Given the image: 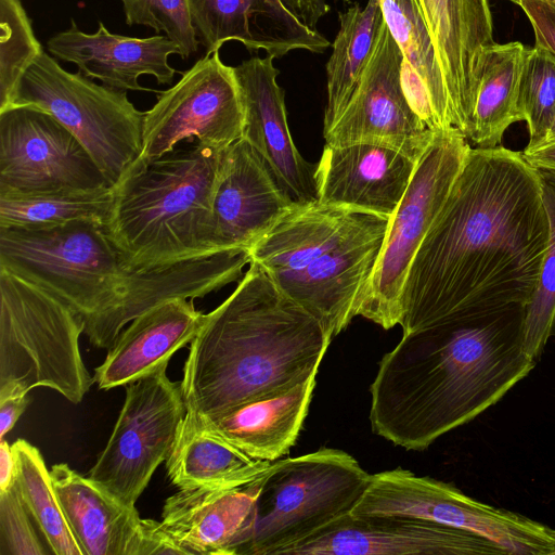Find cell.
<instances>
[{"instance_id": "cell-37", "label": "cell", "mask_w": 555, "mask_h": 555, "mask_svg": "<svg viewBox=\"0 0 555 555\" xmlns=\"http://www.w3.org/2000/svg\"><path fill=\"white\" fill-rule=\"evenodd\" d=\"M127 25H142L164 33L181 50V57L194 54L199 41L188 0H120Z\"/></svg>"}, {"instance_id": "cell-26", "label": "cell", "mask_w": 555, "mask_h": 555, "mask_svg": "<svg viewBox=\"0 0 555 555\" xmlns=\"http://www.w3.org/2000/svg\"><path fill=\"white\" fill-rule=\"evenodd\" d=\"M315 377L214 415L193 414L205 429L250 457L271 462L295 444L309 412Z\"/></svg>"}, {"instance_id": "cell-14", "label": "cell", "mask_w": 555, "mask_h": 555, "mask_svg": "<svg viewBox=\"0 0 555 555\" xmlns=\"http://www.w3.org/2000/svg\"><path fill=\"white\" fill-rule=\"evenodd\" d=\"M403 55L383 21L372 53L345 111L324 134L325 144L374 143L420 159L436 132L412 109L401 83Z\"/></svg>"}, {"instance_id": "cell-13", "label": "cell", "mask_w": 555, "mask_h": 555, "mask_svg": "<svg viewBox=\"0 0 555 555\" xmlns=\"http://www.w3.org/2000/svg\"><path fill=\"white\" fill-rule=\"evenodd\" d=\"M112 186L81 142L31 105L0 111V192L47 193Z\"/></svg>"}, {"instance_id": "cell-41", "label": "cell", "mask_w": 555, "mask_h": 555, "mask_svg": "<svg viewBox=\"0 0 555 555\" xmlns=\"http://www.w3.org/2000/svg\"><path fill=\"white\" fill-rule=\"evenodd\" d=\"M285 8L311 30H318L320 20L328 12L325 0H281Z\"/></svg>"}, {"instance_id": "cell-21", "label": "cell", "mask_w": 555, "mask_h": 555, "mask_svg": "<svg viewBox=\"0 0 555 555\" xmlns=\"http://www.w3.org/2000/svg\"><path fill=\"white\" fill-rule=\"evenodd\" d=\"M47 49L56 60L75 64L86 77L121 91L149 90L139 83L142 75L170 85L177 72L168 59L181 55L179 46L165 35L139 38L113 34L102 22L95 33L87 34L74 20L68 29L48 40Z\"/></svg>"}, {"instance_id": "cell-1", "label": "cell", "mask_w": 555, "mask_h": 555, "mask_svg": "<svg viewBox=\"0 0 555 555\" xmlns=\"http://www.w3.org/2000/svg\"><path fill=\"white\" fill-rule=\"evenodd\" d=\"M548 229L540 171L522 152L470 147L409 271L403 334L448 317L527 308Z\"/></svg>"}, {"instance_id": "cell-10", "label": "cell", "mask_w": 555, "mask_h": 555, "mask_svg": "<svg viewBox=\"0 0 555 555\" xmlns=\"http://www.w3.org/2000/svg\"><path fill=\"white\" fill-rule=\"evenodd\" d=\"M350 514L415 517L477 533L507 554H555V529L401 467L371 475Z\"/></svg>"}, {"instance_id": "cell-9", "label": "cell", "mask_w": 555, "mask_h": 555, "mask_svg": "<svg viewBox=\"0 0 555 555\" xmlns=\"http://www.w3.org/2000/svg\"><path fill=\"white\" fill-rule=\"evenodd\" d=\"M470 147L467 138L456 128L436 132L390 217L358 315L385 330L400 323L403 289L413 260L442 209Z\"/></svg>"}, {"instance_id": "cell-38", "label": "cell", "mask_w": 555, "mask_h": 555, "mask_svg": "<svg viewBox=\"0 0 555 555\" xmlns=\"http://www.w3.org/2000/svg\"><path fill=\"white\" fill-rule=\"evenodd\" d=\"M39 534L41 532L15 486L0 492V555L51 553L44 550Z\"/></svg>"}, {"instance_id": "cell-25", "label": "cell", "mask_w": 555, "mask_h": 555, "mask_svg": "<svg viewBox=\"0 0 555 555\" xmlns=\"http://www.w3.org/2000/svg\"><path fill=\"white\" fill-rule=\"evenodd\" d=\"M69 529L83 555H140L143 518L65 463L50 469Z\"/></svg>"}, {"instance_id": "cell-45", "label": "cell", "mask_w": 555, "mask_h": 555, "mask_svg": "<svg viewBox=\"0 0 555 555\" xmlns=\"http://www.w3.org/2000/svg\"><path fill=\"white\" fill-rule=\"evenodd\" d=\"M555 4V0H551Z\"/></svg>"}, {"instance_id": "cell-42", "label": "cell", "mask_w": 555, "mask_h": 555, "mask_svg": "<svg viewBox=\"0 0 555 555\" xmlns=\"http://www.w3.org/2000/svg\"><path fill=\"white\" fill-rule=\"evenodd\" d=\"M15 455L12 444L4 439L0 440V492L14 486Z\"/></svg>"}, {"instance_id": "cell-4", "label": "cell", "mask_w": 555, "mask_h": 555, "mask_svg": "<svg viewBox=\"0 0 555 555\" xmlns=\"http://www.w3.org/2000/svg\"><path fill=\"white\" fill-rule=\"evenodd\" d=\"M0 270L53 295L109 348L152 292L155 268L132 269L105 227L90 220L0 228Z\"/></svg>"}, {"instance_id": "cell-36", "label": "cell", "mask_w": 555, "mask_h": 555, "mask_svg": "<svg viewBox=\"0 0 555 555\" xmlns=\"http://www.w3.org/2000/svg\"><path fill=\"white\" fill-rule=\"evenodd\" d=\"M517 107L529 131L525 149L541 144L555 118V57L538 47L528 48Z\"/></svg>"}, {"instance_id": "cell-20", "label": "cell", "mask_w": 555, "mask_h": 555, "mask_svg": "<svg viewBox=\"0 0 555 555\" xmlns=\"http://www.w3.org/2000/svg\"><path fill=\"white\" fill-rule=\"evenodd\" d=\"M418 160L380 144H325L317 164L318 202L391 217Z\"/></svg>"}, {"instance_id": "cell-3", "label": "cell", "mask_w": 555, "mask_h": 555, "mask_svg": "<svg viewBox=\"0 0 555 555\" xmlns=\"http://www.w3.org/2000/svg\"><path fill=\"white\" fill-rule=\"evenodd\" d=\"M333 337L258 264L204 314L180 382L186 411L214 415L317 376Z\"/></svg>"}, {"instance_id": "cell-39", "label": "cell", "mask_w": 555, "mask_h": 555, "mask_svg": "<svg viewBox=\"0 0 555 555\" xmlns=\"http://www.w3.org/2000/svg\"><path fill=\"white\" fill-rule=\"evenodd\" d=\"M527 15L533 33L534 47L555 57V4L551 0H508Z\"/></svg>"}, {"instance_id": "cell-19", "label": "cell", "mask_w": 555, "mask_h": 555, "mask_svg": "<svg viewBox=\"0 0 555 555\" xmlns=\"http://www.w3.org/2000/svg\"><path fill=\"white\" fill-rule=\"evenodd\" d=\"M273 60L254 56L234 67L244 106L242 138L262 156L295 203L315 202L317 164L308 163L294 144Z\"/></svg>"}, {"instance_id": "cell-27", "label": "cell", "mask_w": 555, "mask_h": 555, "mask_svg": "<svg viewBox=\"0 0 555 555\" xmlns=\"http://www.w3.org/2000/svg\"><path fill=\"white\" fill-rule=\"evenodd\" d=\"M403 55L401 83L409 104L434 132L454 128L448 92L418 0H379Z\"/></svg>"}, {"instance_id": "cell-33", "label": "cell", "mask_w": 555, "mask_h": 555, "mask_svg": "<svg viewBox=\"0 0 555 555\" xmlns=\"http://www.w3.org/2000/svg\"><path fill=\"white\" fill-rule=\"evenodd\" d=\"M113 186L47 193L0 192V228L61 224L90 220L105 227Z\"/></svg>"}, {"instance_id": "cell-18", "label": "cell", "mask_w": 555, "mask_h": 555, "mask_svg": "<svg viewBox=\"0 0 555 555\" xmlns=\"http://www.w3.org/2000/svg\"><path fill=\"white\" fill-rule=\"evenodd\" d=\"M443 75L452 125L469 140L487 49L494 42L488 0H418Z\"/></svg>"}, {"instance_id": "cell-6", "label": "cell", "mask_w": 555, "mask_h": 555, "mask_svg": "<svg viewBox=\"0 0 555 555\" xmlns=\"http://www.w3.org/2000/svg\"><path fill=\"white\" fill-rule=\"evenodd\" d=\"M370 480L351 454L332 448L270 464L238 555H282L350 514Z\"/></svg>"}, {"instance_id": "cell-11", "label": "cell", "mask_w": 555, "mask_h": 555, "mask_svg": "<svg viewBox=\"0 0 555 555\" xmlns=\"http://www.w3.org/2000/svg\"><path fill=\"white\" fill-rule=\"evenodd\" d=\"M167 369L127 385L111 437L88 477L128 506L168 459L186 414L181 384Z\"/></svg>"}, {"instance_id": "cell-22", "label": "cell", "mask_w": 555, "mask_h": 555, "mask_svg": "<svg viewBox=\"0 0 555 555\" xmlns=\"http://www.w3.org/2000/svg\"><path fill=\"white\" fill-rule=\"evenodd\" d=\"M193 26L206 53L235 40L250 51L282 57L293 50L322 53L330 41L296 18L281 0H188Z\"/></svg>"}, {"instance_id": "cell-43", "label": "cell", "mask_w": 555, "mask_h": 555, "mask_svg": "<svg viewBox=\"0 0 555 555\" xmlns=\"http://www.w3.org/2000/svg\"><path fill=\"white\" fill-rule=\"evenodd\" d=\"M522 154L535 168L555 170V140L525 149Z\"/></svg>"}, {"instance_id": "cell-7", "label": "cell", "mask_w": 555, "mask_h": 555, "mask_svg": "<svg viewBox=\"0 0 555 555\" xmlns=\"http://www.w3.org/2000/svg\"><path fill=\"white\" fill-rule=\"evenodd\" d=\"M83 323L44 289L0 270V383L47 387L77 404L94 378L79 349Z\"/></svg>"}, {"instance_id": "cell-12", "label": "cell", "mask_w": 555, "mask_h": 555, "mask_svg": "<svg viewBox=\"0 0 555 555\" xmlns=\"http://www.w3.org/2000/svg\"><path fill=\"white\" fill-rule=\"evenodd\" d=\"M244 106L234 67L205 54L144 112L142 152L158 158L183 141L225 149L243 137Z\"/></svg>"}, {"instance_id": "cell-31", "label": "cell", "mask_w": 555, "mask_h": 555, "mask_svg": "<svg viewBox=\"0 0 555 555\" xmlns=\"http://www.w3.org/2000/svg\"><path fill=\"white\" fill-rule=\"evenodd\" d=\"M384 21L379 0H367L339 13V30L326 64L327 104L323 133L338 120L348 105L372 53Z\"/></svg>"}, {"instance_id": "cell-30", "label": "cell", "mask_w": 555, "mask_h": 555, "mask_svg": "<svg viewBox=\"0 0 555 555\" xmlns=\"http://www.w3.org/2000/svg\"><path fill=\"white\" fill-rule=\"evenodd\" d=\"M528 47L519 41L493 43L485 55L469 140L480 149L501 145L506 129L520 121L517 107Z\"/></svg>"}, {"instance_id": "cell-28", "label": "cell", "mask_w": 555, "mask_h": 555, "mask_svg": "<svg viewBox=\"0 0 555 555\" xmlns=\"http://www.w3.org/2000/svg\"><path fill=\"white\" fill-rule=\"evenodd\" d=\"M366 211L296 203L248 250L250 262L269 275L299 270L350 232Z\"/></svg>"}, {"instance_id": "cell-17", "label": "cell", "mask_w": 555, "mask_h": 555, "mask_svg": "<svg viewBox=\"0 0 555 555\" xmlns=\"http://www.w3.org/2000/svg\"><path fill=\"white\" fill-rule=\"evenodd\" d=\"M296 203L244 139L223 150L211 216L217 248L249 250Z\"/></svg>"}, {"instance_id": "cell-34", "label": "cell", "mask_w": 555, "mask_h": 555, "mask_svg": "<svg viewBox=\"0 0 555 555\" xmlns=\"http://www.w3.org/2000/svg\"><path fill=\"white\" fill-rule=\"evenodd\" d=\"M539 171L548 218V242L538 287L526 308L524 325V348L535 361L555 330V170Z\"/></svg>"}, {"instance_id": "cell-35", "label": "cell", "mask_w": 555, "mask_h": 555, "mask_svg": "<svg viewBox=\"0 0 555 555\" xmlns=\"http://www.w3.org/2000/svg\"><path fill=\"white\" fill-rule=\"evenodd\" d=\"M42 51L21 0H0V111L11 104L22 77Z\"/></svg>"}, {"instance_id": "cell-8", "label": "cell", "mask_w": 555, "mask_h": 555, "mask_svg": "<svg viewBox=\"0 0 555 555\" xmlns=\"http://www.w3.org/2000/svg\"><path fill=\"white\" fill-rule=\"evenodd\" d=\"M11 105H31L53 116L81 142L112 186L142 152L144 112L127 91L99 85L79 70L69 73L44 51L22 77Z\"/></svg>"}, {"instance_id": "cell-15", "label": "cell", "mask_w": 555, "mask_h": 555, "mask_svg": "<svg viewBox=\"0 0 555 555\" xmlns=\"http://www.w3.org/2000/svg\"><path fill=\"white\" fill-rule=\"evenodd\" d=\"M389 220L390 217L369 212L339 242L306 267L269 276L335 337L358 317Z\"/></svg>"}, {"instance_id": "cell-5", "label": "cell", "mask_w": 555, "mask_h": 555, "mask_svg": "<svg viewBox=\"0 0 555 555\" xmlns=\"http://www.w3.org/2000/svg\"><path fill=\"white\" fill-rule=\"evenodd\" d=\"M223 150L188 141L158 158L137 159L113 185L105 230L129 268L220 251L211 201Z\"/></svg>"}, {"instance_id": "cell-16", "label": "cell", "mask_w": 555, "mask_h": 555, "mask_svg": "<svg viewBox=\"0 0 555 555\" xmlns=\"http://www.w3.org/2000/svg\"><path fill=\"white\" fill-rule=\"evenodd\" d=\"M507 554L477 533L415 517L348 514L282 555Z\"/></svg>"}, {"instance_id": "cell-2", "label": "cell", "mask_w": 555, "mask_h": 555, "mask_svg": "<svg viewBox=\"0 0 555 555\" xmlns=\"http://www.w3.org/2000/svg\"><path fill=\"white\" fill-rule=\"evenodd\" d=\"M526 308L448 317L402 335L370 386L372 431L412 451L476 418L535 366Z\"/></svg>"}, {"instance_id": "cell-24", "label": "cell", "mask_w": 555, "mask_h": 555, "mask_svg": "<svg viewBox=\"0 0 555 555\" xmlns=\"http://www.w3.org/2000/svg\"><path fill=\"white\" fill-rule=\"evenodd\" d=\"M204 314L193 299L173 298L133 319L94 370L100 389L125 386L167 369L171 357L193 340Z\"/></svg>"}, {"instance_id": "cell-44", "label": "cell", "mask_w": 555, "mask_h": 555, "mask_svg": "<svg viewBox=\"0 0 555 555\" xmlns=\"http://www.w3.org/2000/svg\"><path fill=\"white\" fill-rule=\"evenodd\" d=\"M553 140H555V118H554V120H553V122H552V125H551V127H550V129L547 131V134H546V137H545V139H544V141L542 143L550 142V141H553Z\"/></svg>"}, {"instance_id": "cell-40", "label": "cell", "mask_w": 555, "mask_h": 555, "mask_svg": "<svg viewBox=\"0 0 555 555\" xmlns=\"http://www.w3.org/2000/svg\"><path fill=\"white\" fill-rule=\"evenodd\" d=\"M28 391L16 382L0 383V440L4 439L28 406Z\"/></svg>"}, {"instance_id": "cell-29", "label": "cell", "mask_w": 555, "mask_h": 555, "mask_svg": "<svg viewBox=\"0 0 555 555\" xmlns=\"http://www.w3.org/2000/svg\"><path fill=\"white\" fill-rule=\"evenodd\" d=\"M270 464L208 431L186 411L166 469L178 489L234 488L255 480Z\"/></svg>"}, {"instance_id": "cell-32", "label": "cell", "mask_w": 555, "mask_h": 555, "mask_svg": "<svg viewBox=\"0 0 555 555\" xmlns=\"http://www.w3.org/2000/svg\"><path fill=\"white\" fill-rule=\"evenodd\" d=\"M12 448L15 455L14 486L49 550L55 555H83L66 521L40 451L24 439H17Z\"/></svg>"}, {"instance_id": "cell-23", "label": "cell", "mask_w": 555, "mask_h": 555, "mask_svg": "<svg viewBox=\"0 0 555 555\" xmlns=\"http://www.w3.org/2000/svg\"><path fill=\"white\" fill-rule=\"evenodd\" d=\"M261 475L234 488L179 489L162 512V525L188 555H238Z\"/></svg>"}]
</instances>
